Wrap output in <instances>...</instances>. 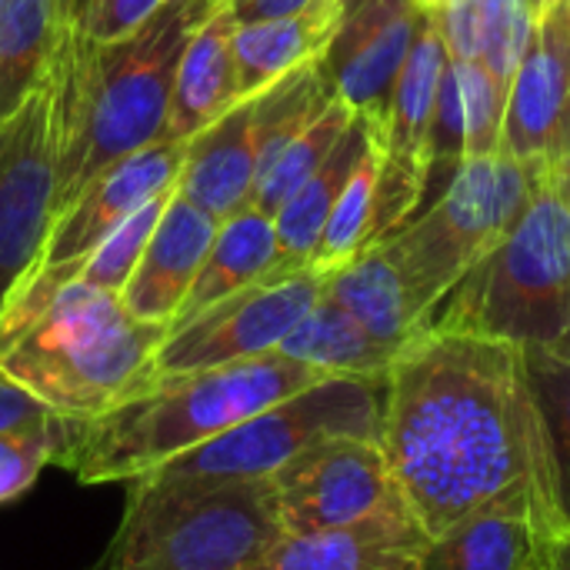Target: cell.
<instances>
[{"instance_id":"1","label":"cell","mask_w":570,"mask_h":570,"mask_svg":"<svg viewBox=\"0 0 570 570\" xmlns=\"http://www.w3.org/2000/svg\"><path fill=\"white\" fill-rule=\"evenodd\" d=\"M381 451L428 538L481 514H524L570 541L524 347L424 327L384 374Z\"/></svg>"},{"instance_id":"2","label":"cell","mask_w":570,"mask_h":570,"mask_svg":"<svg viewBox=\"0 0 570 570\" xmlns=\"http://www.w3.org/2000/svg\"><path fill=\"white\" fill-rule=\"evenodd\" d=\"M210 0H167L120 40H90L77 13L50 60L57 104V214L107 167L160 140L177 60Z\"/></svg>"},{"instance_id":"3","label":"cell","mask_w":570,"mask_h":570,"mask_svg":"<svg viewBox=\"0 0 570 570\" xmlns=\"http://www.w3.org/2000/svg\"><path fill=\"white\" fill-rule=\"evenodd\" d=\"M164 337L120 294L33 271L0 311V371L60 417H97L154 377Z\"/></svg>"},{"instance_id":"4","label":"cell","mask_w":570,"mask_h":570,"mask_svg":"<svg viewBox=\"0 0 570 570\" xmlns=\"http://www.w3.org/2000/svg\"><path fill=\"white\" fill-rule=\"evenodd\" d=\"M324 377L281 351L150 377L104 414L70 417V438L57 464L80 484H130Z\"/></svg>"},{"instance_id":"5","label":"cell","mask_w":570,"mask_h":570,"mask_svg":"<svg viewBox=\"0 0 570 570\" xmlns=\"http://www.w3.org/2000/svg\"><path fill=\"white\" fill-rule=\"evenodd\" d=\"M284 538L271 478L144 474L90 570H247L267 564Z\"/></svg>"},{"instance_id":"6","label":"cell","mask_w":570,"mask_h":570,"mask_svg":"<svg viewBox=\"0 0 570 570\" xmlns=\"http://www.w3.org/2000/svg\"><path fill=\"white\" fill-rule=\"evenodd\" d=\"M428 327L514 347H551L570 327V184L538 164L534 190L508 234L458 281Z\"/></svg>"},{"instance_id":"7","label":"cell","mask_w":570,"mask_h":570,"mask_svg":"<svg viewBox=\"0 0 570 570\" xmlns=\"http://www.w3.org/2000/svg\"><path fill=\"white\" fill-rule=\"evenodd\" d=\"M534 177L538 164L508 150L464 160L424 214L384 237L428 317L508 234L534 190Z\"/></svg>"},{"instance_id":"8","label":"cell","mask_w":570,"mask_h":570,"mask_svg":"<svg viewBox=\"0 0 570 570\" xmlns=\"http://www.w3.org/2000/svg\"><path fill=\"white\" fill-rule=\"evenodd\" d=\"M384 381L324 377L314 387L234 424L150 474L247 481L271 478L297 454L341 438L381 441Z\"/></svg>"},{"instance_id":"9","label":"cell","mask_w":570,"mask_h":570,"mask_svg":"<svg viewBox=\"0 0 570 570\" xmlns=\"http://www.w3.org/2000/svg\"><path fill=\"white\" fill-rule=\"evenodd\" d=\"M324 284L327 277L311 267L274 271L200 314L170 324L154 357V377L207 371L277 351L321 301Z\"/></svg>"},{"instance_id":"10","label":"cell","mask_w":570,"mask_h":570,"mask_svg":"<svg viewBox=\"0 0 570 570\" xmlns=\"http://www.w3.org/2000/svg\"><path fill=\"white\" fill-rule=\"evenodd\" d=\"M57 104L43 83L0 120V311L43 257L57 217Z\"/></svg>"},{"instance_id":"11","label":"cell","mask_w":570,"mask_h":570,"mask_svg":"<svg viewBox=\"0 0 570 570\" xmlns=\"http://www.w3.org/2000/svg\"><path fill=\"white\" fill-rule=\"evenodd\" d=\"M451 50L441 37L434 13H428L411 57L391 94L387 120L374 140L377 147V217L374 240L397 234L414 220L431 180V127L438 110L441 80L448 73Z\"/></svg>"},{"instance_id":"12","label":"cell","mask_w":570,"mask_h":570,"mask_svg":"<svg viewBox=\"0 0 570 570\" xmlns=\"http://www.w3.org/2000/svg\"><path fill=\"white\" fill-rule=\"evenodd\" d=\"M284 534H314L401 508L381 441H324L271 474Z\"/></svg>"},{"instance_id":"13","label":"cell","mask_w":570,"mask_h":570,"mask_svg":"<svg viewBox=\"0 0 570 570\" xmlns=\"http://www.w3.org/2000/svg\"><path fill=\"white\" fill-rule=\"evenodd\" d=\"M424 20L428 13L414 0H344L321 67L334 94L374 130V140Z\"/></svg>"},{"instance_id":"14","label":"cell","mask_w":570,"mask_h":570,"mask_svg":"<svg viewBox=\"0 0 570 570\" xmlns=\"http://www.w3.org/2000/svg\"><path fill=\"white\" fill-rule=\"evenodd\" d=\"M187 140H154L114 167H107L97 180H90L73 204H67L50 227L47 247L37 274L47 277H73L77 264L94 250V244L117 227L127 214L144 207L147 200L174 190Z\"/></svg>"},{"instance_id":"15","label":"cell","mask_w":570,"mask_h":570,"mask_svg":"<svg viewBox=\"0 0 570 570\" xmlns=\"http://www.w3.org/2000/svg\"><path fill=\"white\" fill-rule=\"evenodd\" d=\"M570 97V17L558 0L538 13L531 43L511 77L501 150L524 164L548 157L558 117Z\"/></svg>"},{"instance_id":"16","label":"cell","mask_w":570,"mask_h":570,"mask_svg":"<svg viewBox=\"0 0 570 570\" xmlns=\"http://www.w3.org/2000/svg\"><path fill=\"white\" fill-rule=\"evenodd\" d=\"M220 220L204 214L184 194H170L140 264L134 267L127 287L120 291V304L127 314L147 324H167L177 317L184 297L190 294L207 250L217 237Z\"/></svg>"},{"instance_id":"17","label":"cell","mask_w":570,"mask_h":570,"mask_svg":"<svg viewBox=\"0 0 570 570\" xmlns=\"http://www.w3.org/2000/svg\"><path fill=\"white\" fill-rule=\"evenodd\" d=\"M428 541L424 528L401 504L347 528L287 534L271 558V570H417Z\"/></svg>"},{"instance_id":"18","label":"cell","mask_w":570,"mask_h":570,"mask_svg":"<svg viewBox=\"0 0 570 570\" xmlns=\"http://www.w3.org/2000/svg\"><path fill=\"white\" fill-rule=\"evenodd\" d=\"M254 100H237L214 124L187 140L174 190L214 220H227L254 200Z\"/></svg>"},{"instance_id":"19","label":"cell","mask_w":570,"mask_h":570,"mask_svg":"<svg viewBox=\"0 0 570 570\" xmlns=\"http://www.w3.org/2000/svg\"><path fill=\"white\" fill-rule=\"evenodd\" d=\"M324 294L394 354H401L431 324L387 240L364 247L351 264L327 274Z\"/></svg>"},{"instance_id":"20","label":"cell","mask_w":570,"mask_h":570,"mask_svg":"<svg viewBox=\"0 0 570 570\" xmlns=\"http://www.w3.org/2000/svg\"><path fill=\"white\" fill-rule=\"evenodd\" d=\"M341 10L344 0H314L291 17L234 23L230 57L237 100H250L297 67L321 60L337 30Z\"/></svg>"},{"instance_id":"21","label":"cell","mask_w":570,"mask_h":570,"mask_svg":"<svg viewBox=\"0 0 570 570\" xmlns=\"http://www.w3.org/2000/svg\"><path fill=\"white\" fill-rule=\"evenodd\" d=\"M230 7H210L207 17L194 27L170 90L164 140H190L207 124H214L227 107L237 104L234 57H230Z\"/></svg>"},{"instance_id":"22","label":"cell","mask_w":570,"mask_h":570,"mask_svg":"<svg viewBox=\"0 0 570 570\" xmlns=\"http://www.w3.org/2000/svg\"><path fill=\"white\" fill-rule=\"evenodd\" d=\"M561 548L524 514H481L431 538L417 570H558Z\"/></svg>"},{"instance_id":"23","label":"cell","mask_w":570,"mask_h":570,"mask_svg":"<svg viewBox=\"0 0 570 570\" xmlns=\"http://www.w3.org/2000/svg\"><path fill=\"white\" fill-rule=\"evenodd\" d=\"M274 271H284L274 217L257 210L254 204H247L237 214H230L227 220H220L217 237L207 250V261L170 324L200 314L204 307L257 284L261 277H267Z\"/></svg>"},{"instance_id":"24","label":"cell","mask_w":570,"mask_h":570,"mask_svg":"<svg viewBox=\"0 0 570 570\" xmlns=\"http://www.w3.org/2000/svg\"><path fill=\"white\" fill-rule=\"evenodd\" d=\"M77 0H0V120L47 77Z\"/></svg>"},{"instance_id":"25","label":"cell","mask_w":570,"mask_h":570,"mask_svg":"<svg viewBox=\"0 0 570 570\" xmlns=\"http://www.w3.org/2000/svg\"><path fill=\"white\" fill-rule=\"evenodd\" d=\"M371 140H374V130L361 117H354V124L347 127L341 144L331 150V157L281 204V210L274 214V230H277L284 271L311 267V257L324 234V224H327L344 184L351 180L354 167L367 154Z\"/></svg>"},{"instance_id":"26","label":"cell","mask_w":570,"mask_h":570,"mask_svg":"<svg viewBox=\"0 0 570 570\" xmlns=\"http://www.w3.org/2000/svg\"><path fill=\"white\" fill-rule=\"evenodd\" d=\"M277 351L307 367H317L327 377H374V381H384V374L397 357L394 351L377 344L327 294H321V301L281 341Z\"/></svg>"},{"instance_id":"27","label":"cell","mask_w":570,"mask_h":570,"mask_svg":"<svg viewBox=\"0 0 570 570\" xmlns=\"http://www.w3.org/2000/svg\"><path fill=\"white\" fill-rule=\"evenodd\" d=\"M354 110L334 94L327 100V107L274 157V164L257 177L254 184V207L264 214H277L281 204L331 157V150L341 144V137L347 134V127L354 124Z\"/></svg>"},{"instance_id":"28","label":"cell","mask_w":570,"mask_h":570,"mask_svg":"<svg viewBox=\"0 0 570 570\" xmlns=\"http://www.w3.org/2000/svg\"><path fill=\"white\" fill-rule=\"evenodd\" d=\"M374 217H377V147L371 140L367 154L354 167L351 180L344 184L324 234L317 240V250L311 257V271L334 274L344 264H351L364 247L374 240Z\"/></svg>"},{"instance_id":"29","label":"cell","mask_w":570,"mask_h":570,"mask_svg":"<svg viewBox=\"0 0 570 570\" xmlns=\"http://www.w3.org/2000/svg\"><path fill=\"white\" fill-rule=\"evenodd\" d=\"M170 194H174V190H167V194L147 200L144 207H137L134 214H127L117 227H110V230L94 244V250L77 264L73 277L83 281V284H90V287H97V291L120 294V291L127 287L134 267L140 264L144 247H147V240H150V234H154V227H157V220H160V214H164Z\"/></svg>"},{"instance_id":"30","label":"cell","mask_w":570,"mask_h":570,"mask_svg":"<svg viewBox=\"0 0 570 570\" xmlns=\"http://www.w3.org/2000/svg\"><path fill=\"white\" fill-rule=\"evenodd\" d=\"M528 377L538 397V407L548 424L551 451H554V468H558V491H561V508L570 524V361L554 357L544 347L524 351Z\"/></svg>"},{"instance_id":"31","label":"cell","mask_w":570,"mask_h":570,"mask_svg":"<svg viewBox=\"0 0 570 570\" xmlns=\"http://www.w3.org/2000/svg\"><path fill=\"white\" fill-rule=\"evenodd\" d=\"M70 438V417H50L47 424L0 434V504L17 501L33 488L47 464H57Z\"/></svg>"},{"instance_id":"32","label":"cell","mask_w":570,"mask_h":570,"mask_svg":"<svg viewBox=\"0 0 570 570\" xmlns=\"http://www.w3.org/2000/svg\"><path fill=\"white\" fill-rule=\"evenodd\" d=\"M451 70L458 77L461 90V107H464V134H468V160L474 157H491L501 150V134H504V104L508 90L488 73L484 63L478 60H454Z\"/></svg>"},{"instance_id":"33","label":"cell","mask_w":570,"mask_h":570,"mask_svg":"<svg viewBox=\"0 0 570 570\" xmlns=\"http://www.w3.org/2000/svg\"><path fill=\"white\" fill-rule=\"evenodd\" d=\"M167 0H77V27L90 40H120L144 27Z\"/></svg>"},{"instance_id":"34","label":"cell","mask_w":570,"mask_h":570,"mask_svg":"<svg viewBox=\"0 0 570 570\" xmlns=\"http://www.w3.org/2000/svg\"><path fill=\"white\" fill-rule=\"evenodd\" d=\"M50 417H57V414L43 401H37L30 391H23L17 381H10L0 371V434L37 428V424H47Z\"/></svg>"},{"instance_id":"35","label":"cell","mask_w":570,"mask_h":570,"mask_svg":"<svg viewBox=\"0 0 570 570\" xmlns=\"http://www.w3.org/2000/svg\"><path fill=\"white\" fill-rule=\"evenodd\" d=\"M314 0H227L224 7H230L234 23H254V20H277V17H291L304 7H311Z\"/></svg>"},{"instance_id":"36","label":"cell","mask_w":570,"mask_h":570,"mask_svg":"<svg viewBox=\"0 0 570 570\" xmlns=\"http://www.w3.org/2000/svg\"><path fill=\"white\" fill-rule=\"evenodd\" d=\"M570 157V97L558 117V127H554V137H551V147H548V157L544 160H561Z\"/></svg>"},{"instance_id":"37","label":"cell","mask_w":570,"mask_h":570,"mask_svg":"<svg viewBox=\"0 0 570 570\" xmlns=\"http://www.w3.org/2000/svg\"><path fill=\"white\" fill-rule=\"evenodd\" d=\"M544 351H551L554 357H561V361H570V327L551 344V347H544Z\"/></svg>"},{"instance_id":"38","label":"cell","mask_w":570,"mask_h":570,"mask_svg":"<svg viewBox=\"0 0 570 570\" xmlns=\"http://www.w3.org/2000/svg\"><path fill=\"white\" fill-rule=\"evenodd\" d=\"M548 164H551V167H554V170H558V174H561V177H564V180L570 184V157H561V160H548Z\"/></svg>"},{"instance_id":"39","label":"cell","mask_w":570,"mask_h":570,"mask_svg":"<svg viewBox=\"0 0 570 570\" xmlns=\"http://www.w3.org/2000/svg\"><path fill=\"white\" fill-rule=\"evenodd\" d=\"M558 570H570V541L561 548V554H558Z\"/></svg>"},{"instance_id":"40","label":"cell","mask_w":570,"mask_h":570,"mask_svg":"<svg viewBox=\"0 0 570 570\" xmlns=\"http://www.w3.org/2000/svg\"><path fill=\"white\" fill-rule=\"evenodd\" d=\"M414 3H417L424 13H431V10H438V7H441V0H414Z\"/></svg>"},{"instance_id":"41","label":"cell","mask_w":570,"mask_h":570,"mask_svg":"<svg viewBox=\"0 0 570 570\" xmlns=\"http://www.w3.org/2000/svg\"><path fill=\"white\" fill-rule=\"evenodd\" d=\"M531 7H534V13H541V10H548L551 3H558V0H528Z\"/></svg>"},{"instance_id":"42","label":"cell","mask_w":570,"mask_h":570,"mask_svg":"<svg viewBox=\"0 0 570 570\" xmlns=\"http://www.w3.org/2000/svg\"><path fill=\"white\" fill-rule=\"evenodd\" d=\"M247 570H271V561H267V564H257V568H247Z\"/></svg>"},{"instance_id":"43","label":"cell","mask_w":570,"mask_h":570,"mask_svg":"<svg viewBox=\"0 0 570 570\" xmlns=\"http://www.w3.org/2000/svg\"><path fill=\"white\" fill-rule=\"evenodd\" d=\"M227 0H210V7H224Z\"/></svg>"},{"instance_id":"44","label":"cell","mask_w":570,"mask_h":570,"mask_svg":"<svg viewBox=\"0 0 570 570\" xmlns=\"http://www.w3.org/2000/svg\"><path fill=\"white\" fill-rule=\"evenodd\" d=\"M564 3H568V17H570V0H564Z\"/></svg>"}]
</instances>
